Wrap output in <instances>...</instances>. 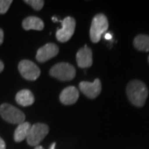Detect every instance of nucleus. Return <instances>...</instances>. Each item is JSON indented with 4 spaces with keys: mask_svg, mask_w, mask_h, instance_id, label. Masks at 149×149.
<instances>
[{
    "mask_svg": "<svg viewBox=\"0 0 149 149\" xmlns=\"http://www.w3.org/2000/svg\"><path fill=\"white\" fill-rule=\"evenodd\" d=\"M148 62H149V56H148Z\"/></svg>",
    "mask_w": 149,
    "mask_h": 149,
    "instance_id": "obj_24",
    "label": "nucleus"
},
{
    "mask_svg": "<svg viewBox=\"0 0 149 149\" xmlns=\"http://www.w3.org/2000/svg\"><path fill=\"white\" fill-rule=\"evenodd\" d=\"M50 74L61 81H68L74 79L75 76V68L72 65L66 62H61L53 65L50 71Z\"/></svg>",
    "mask_w": 149,
    "mask_h": 149,
    "instance_id": "obj_3",
    "label": "nucleus"
},
{
    "mask_svg": "<svg viewBox=\"0 0 149 149\" xmlns=\"http://www.w3.org/2000/svg\"><path fill=\"white\" fill-rule=\"evenodd\" d=\"M21 75L27 80H36L41 74V70L35 63L28 60H22L18 64Z\"/></svg>",
    "mask_w": 149,
    "mask_h": 149,
    "instance_id": "obj_6",
    "label": "nucleus"
},
{
    "mask_svg": "<svg viewBox=\"0 0 149 149\" xmlns=\"http://www.w3.org/2000/svg\"><path fill=\"white\" fill-rule=\"evenodd\" d=\"M49 149H56V143H53L52 144V145L50 146Z\"/></svg>",
    "mask_w": 149,
    "mask_h": 149,
    "instance_id": "obj_21",
    "label": "nucleus"
},
{
    "mask_svg": "<svg viewBox=\"0 0 149 149\" xmlns=\"http://www.w3.org/2000/svg\"><path fill=\"white\" fill-rule=\"evenodd\" d=\"M79 88L85 96L90 99H95L101 92V82L99 79H95L92 83L88 81H81L79 85Z\"/></svg>",
    "mask_w": 149,
    "mask_h": 149,
    "instance_id": "obj_8",
    "label": "nucleus"
},
{
    "mask_svg": "<svg viewBox=\"0 0 149 149\" xmlns=\"http://www.w3.org/2000/svg\"><path fill=\"white\" fill-rule=\"evenodd\" d=\"M105 38H106V39H110V38H111V35H110V34H106Z\"/></svg>",
    "mask_w": 149,
    "mask_h": 149,
    "instance_id": "obj_22",
    "label": "nucleus"
},
{
    "mask_svg": "<svg viewBox=\"0 0 149 149\" xmlns=\"http://www.w3.org/2000/svg\"><path fill=\"white\" fill-rule=\"evenodd\" d=\"M24 2L29 4L36 11L41 10L44 6V1L42 0H25Z\"/></svg>",
    "mask_w": 149,
    "mask_h": 149,
    "instance_id": "obj_16",
    "label": "nucleus"
},
{
    "mask_svg": "<svg viewBox=\"0 0 149 149\" xmlns=\"http://www.w3.org/2000/svg\"><path fill=\"white\" fill-rule=\"evenodd\" d=\"M0 149H6L5 142L0 138Z\"/></svg>",
    "mask_w": 149,
    "mask_h": 149,
    "instance_id": "obj_19",
    "label": "nucleus"
},
{
    "mask_svg": "<svg viewBox=\"0 0 149 149\" xmlns=\"http://www.w3.org/2000/svg\"><path fill=\"white\" fill-rule=\"evenodd\" d=\"M3 69H4V65L3 63V61L0 60V73L3 70Z\"/></svg>",
    "mask_w": 149,
    "mask_h": 149,
    "instance_id": "obj_20",
    "label": "nucleus"
},
{
    "mask_svg": "<svg viewBox=\"0 0 149 149\" xmlns=\"http://www.w3.org/2000/svg\"><path fill=\"white\" fill-rule=\"evenodd\" d=\"M59 52V47L55 43H47L37 50L36 59L37 61L44 63L48 60L53 58Z\"/></svg>",
    "mask_w": 149,
    "mask_h": 149,
    "instance_id": "obj_9",
    "label": "nucleus"
},
{
    "mask_svg": "<svg viewBox=\"0 0 149 149\" xmlns=\"http://www.w3.org/2000/svg\"><path fill=\"white\" fill-rule=\"evenodd\" d=\"M109 27V22L106 16L103 13H99L94 17L91 23L90 36L94 43L99 42L103 33L106 32Z\"/></svg>",
    "mask_w": 149,
    "mask_h": 149,
    "instance_id": "obj_2",
    "label": "nucleus"
},
{
    "mask_svg": "<svg viewBox=\"0 0 149 149\" xmlns=\"http://www.w3.org/2000/svg\"><path fill=\"white\" fill-rule=\"evenodd\" d=\"M62 27L58 29L56 33V39L61 42H68L73 36L75 29V20L71 17H66L61 21Z\"/></svg>",
    "mask_w": 149,
    "mask_h": 149,
    "instance_id": "obj_7",
    "label": "nucleus"
},
{
    "mask_svg": "<svg viewBox=\"0 0 149 149\" xmlns=\"http://www.w3.org/2000/svg\"><path fill=\"white\" fill-rule=\"evenodd\" d=\"M3 38H4V33H3V31L0 28V46L3 42Z\"/></svg>",
    "mask_w": 149,
    "mask_h": 149,
    "instance_id": "obj_18",
    "label": "nucleus"
},
{
    "mask_svg": "<svg viewBox=\"0 0 149 149\" xmlns=\"http://www.w3.org/2000/svg\"><path fill=\"white\" fill-rule=\"evenodd\" d=\"M127 95L129 101L137 107H143L148 96L146 85L138 80H131L127 85Z\"/></svg>",
    "mask_w": 149,
    "mask_h": 149,
    "instance_id": "obj_1",
    "label": "nucleus"
},
{
    "mask_svg": "<svg viewBox=\"0 0 149 149\" xmlns=\"http://www.w3.org/2000/svg\"><path fill=\"white\" fill-rule=\"evenodd\" d=\"M49 133V127L45 123H37L31 126L27 137L28 145L37 147Z\"/></svg>",
    "mask_w": 149,
    "mask_h": 149,
    "instance_id": "obj_5",
    "label": "nucleus"
},
{
    "mask_svg": "<svg viewBox=\"0 0 149 149\" xmlns=\"http://www.w3.org/2000/svg\"><path fill=\"white\" fill-rule=\"evenodd\" d=\"M133 46L141 52H149V36L143 34L138 35L133 40Z\"/></svg>",
    "mask_w": 149,
    "mask_h": 149,
    "instance_id": "obj_15",
    "label": "nucleus"
},
{
    "mask_svg": "<svg viewBox=\"0 0 149 149\" xmlns=\"http://www.w3.org/2000/svg\"><path fill=\"white\" fill-rule=\"evenodd\" d=\"M0 115L6 122L20 124L25 121V114L9 104H3L0 106Z\"/></svg>",
    "mask_w": 149,
    "mask_h": 149,
    "instance_id": "obj_4",
    "label": "nucleus"
},
{
    "mask_svg": "<svg viewBox=\"0 0 149 149\" xmlns=\"http://www.w3.org/2000/svg\"><path fill=\"white\" fill-rule=\"evenodd\" d=\"M76 61L80 68H88L91 67L93 63L92 51L87 46L80 48L76 53Z\"/></svg>",
    "mask_w": 149,
    "mask_h": 149,
    "instance_id": "obj_10",
    "label": "nucleus"
},
{
    "mask_svg": "<svg viewBox=\"0 0 149 149\" xmlns=\"http://www.w3.org/2000/svg\"><path fill=\"white\" fill-rule=\"evenodd\" d=\"M12 3V0H0V14L6 13Z\"/></svg>",
    "mask_w": 149,
    "mask_h": 149,
    "instance_id": "obj_17",
    "label": "nucleus"
},
{
    "mask_svg": "<svg viewBox=\"0 0 149 149\" xmlns=\"http://www.w3.org/2000/svg\"><path fill=\"white\" fill-rule=\"evenodd\" d=\"M22 26L24 30H37L42 31L44 28V22L43 21L35 16H31L26 17L22 23Z\"/></svg>",
    "mask_w": 149,
    "mask_h": 149,
    "instance_id": "obj_12",
    "label": "nucleus"
},
{
    "mask_svg": "<svg viewBox=\"0 0 149 149\" xmlns=\"http://www.w3.org/2000/svg\"><path fill=\"white\" fill-rule=\"evenodd\" d=\"M30 123L24 122L18 124L14 132V141L16 143H21L25 139H27L28 132L31 128Z\"/></svg>",
    "mask_w": 149,
    "mask_h": 149,
    "instance_id": "obj_14",
    "label": "nucleus"
},
{
    "mask_svg": "<svg viewBox=\"0 0 149 149\" xmlns=\"http://www.w3.org/2000/svg\"><path fill=\"white\" fill-rule=\"evenodd\" d=\"M15 100L19 105L27 107L32 105L34 103L35 98L32 91H30L29 90H22L17 93Z\"/></svg>",
    "mask_w": 149,
    "mask_h": 149,
    "instance_id": "obj_13",
    "label": "nucleus"
},
{
    "mask_svg": "<svg viewBox=\"0 0 149 149\" xmlns=\"http://www.w3.org/2000/svg\"><path fill=\"white\" fill-rule=\"evenodd\" d=\"M79 99V91L74 86H68L61 91L60 95V101L63 104H74Z\"/></svg>",
    "mask_w": 149,
    "mask_h": 149,
    "instance_id": "obj_11",
    "label": "nucleus"
},
{
    "mask_svg": "<svg viewBox=\"0 0 149 149\" xmlns=\"http://www.w3.org/2000/svg\"><path fill=\"white\" fill-rule=\"evenodd\" d=\"M35 149H44V148L42 147V146H39V145H38V146H37V147L35 148Z\"/></svg>",
    "mask_w": 149,
    "mask_h": 149,
    "instance_id": "obj_23",
    "label": "nucleus"
}]
</instances>
